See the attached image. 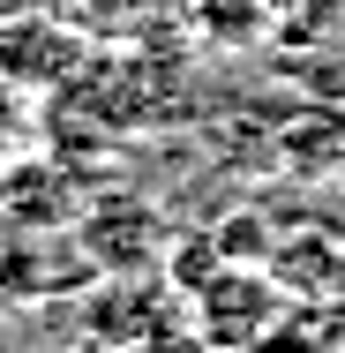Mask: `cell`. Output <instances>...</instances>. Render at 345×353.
<instances>
[{"label": "cell", "instance_id": "obj_3", "mask_svg": "<svg viewBox=\"0 0 345 353\" xmlns=\"http://www.w3.org/2000/svg\"><path fill=\"white\" fill-rule=\"evenodd\" d=\"M188 15L210 30V46H255L278 30V0H188Z\"/></svg>", "mask_w": 345, "mask_h": 353}, {"label": "cell", "instance_id": "obj_2", "mask_svg": "<svg viewBox=\"0 0 345 353\" xmlns=\"http://www.w3.org/2000/svg\"><path fill=\"white\" fill-rule=\"evenodd\" d=\"M255 353H345V316H338V308H323V301L285 308L271 331H263V346H255Z\"/></svg>", "mask_w": 345, "mask_h": 353}, {"label": "cell", "instance_id": "obj_1", "mask_svg": "<svg viewBox=\"0 0 345 353\" xmlns=\"http://www.w3.org/2000/svg\"><path fill=\"white\" fill-rule=\"evenodd\" d=\"M278 316H285L278 271L218 263L210 279H196V331H203V346H218V353H255Z\"/></svg>", "mask_w": 345, "mask_h": 353}, {"label": "cell", "instance_id": "obj_4", "mask_svg": "<svg viewBox=\"0 0 345 353\" xmlns=\"http://www.w3.org/2000/svg\"><path fill=\"white\" fill-rule=\"evenodd\" d=\"M23 8H38V0H0V15H23Z\"/></svg>", "mask_w": 345, "mask_h": 353}]
</instances>
